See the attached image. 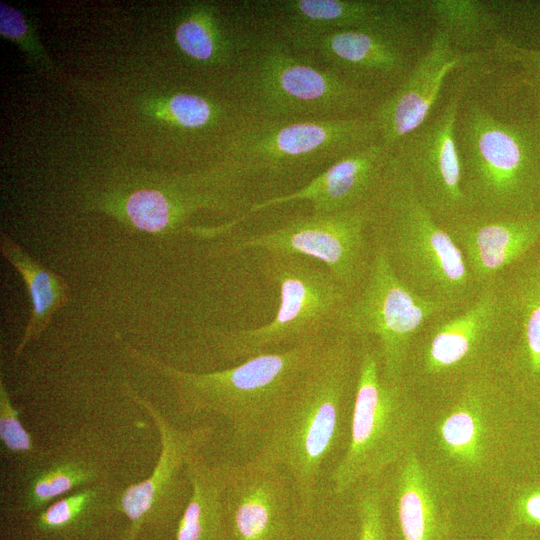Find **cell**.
Segmentation results:
<instances>
[{"instance_id": "33", "label": "cell", "mask_w": 540, "mask_h": 540, "mask_svg": "<svg viewBox=\"0 0 540 540\" xmlns=\"http://www.w3.org/2000/svg\"><path fill=\"white\" fill-rule=\"evenodd\" d=\"M490 52L512 65L524 79L540 86V49L518 46L508 38L499 35Z\"/></svg>"}, {"instance_id": "23", "label": "cell", "mask_w": 540, "mask_h": 540, "mask_svg": "<svg viewBox=\"0 0 540 540\" xmlns=\"http://www.w3.org/2000/svg\"><path fill=\"white\" fill-rule=\"evenodd\" d=\"M515 330L499 371L520 397L540 395V248L501 277Z\"/></svg>"}, {"instance_id": "36", "label": "cell", "mask_w": 540, "mask_h": 540, "mask_svg": "<svg viewBox=\"0 0 540 540\" xmlns=\"http://www.w3.org/2000/svg\"><path fill=\"white\" fill-rule=\"evenodd\" d=\"M528 538V537H527ZM524 540H526V535L524 536Z\"/></svg>"}, {"instance_id": "12", "label": "cell", "mask_w": 540, "mask_h": 540, "mask_svg": "<svg viewBox=\"0 0 540 540\" xmlns=\"http://www.w3.org/2000/svg\"><path fill=\"white\" fill-rule=\"evenodd\" d=\"M123 392L150 415L160 440L159 458L151 475L123 488L120 494L119 512L128 520L122 540H137L144 527L165 529L178 523L191 495L188 460L203 451L212 438L214 427L202 425L179 429L128 384L123 386Z\"/></svg>"}, {"instance_id": "34", "label": "cell", "mask_w": 540, "mask_h": 540, "mask_svg": "<svg viewBox=\"0 0 540 540\" xmlns=\"http://www.w3.org/2000/svg\"><path fill=\"white\" fill-rule=\"evenodd\" d=\"M488 540H524V531L515 530L506 525L503 531Z\"/></svg>"}, {"instance_id": "6", "label": "cell", "mask_w": 540, "mask_h": 540, "mask_svg": "<svg viewBox=\"0 0 540 540\" xmlns=\"http://www.w3.org/2000/svg\"><path fill=\"white\" fill-rule=\"evenodd\" d=\"M356 340L357 378L348 449L332 477L337 495L378 480L409 451L418 448L423 409L406 380L387 379L371 338Z\"/></svg>"}, {"instance_id": "15", "label": "cell", "mask_w": 540, "mask_h": 540, "mask_svg": "<svg viewBox=\"0 0 540 540\" xmlns=\"http://www.w3.org/2000/svg\"><path fill=\"white\" fill-rule=\"evenodd\" d=\"M457 70L449 76L428 118L391 148L419 198L438 222L467 212L455 137L461 90Z\"/></svg>"}, {"instance_id": "3", "label": "cell", "mask_w": 540, "mask_h": 540, "mask_svg": "<svg viewBox=\"0 0 540 540\" xmlns=\"http://www.w3.org/2000/svg\"><path fill=\"white\" fill-rule=\"evenodd\" d=\"M518 397L499 370H489L445 395L436 414L424 419L419 454L450 495L504 486Z\"/></svg>"}, {"instance_id": "5", "label": "cell", "mask_w": 540, "mask_h": 540, "mask_svg": "<svg viewBox=\"0 0 540 540\" xmlns=\"http://www.w3.org/2000/svg\"><path fill=\"white\" fill-rule=\"evenodd\" d=\"M324 343L263 353L206 373L180 370L130 346L127 353L167 379L182 416L217 413L229 422L234 447L255 452Z\"/></svg>"}, {"instance_id": "4", "label": "cell", "mask_w": 540, "mask_h": 540, "mask_svg": "<svg viewBox=\"0 0 540 540\" xmlns=\"http://www.w3.org/2000/svg\"><path fill=\"white\" fill-rule=\"evenodd\" d=\"M366 208L371 244L409 290L448 310L474 299L479 288L460 248L421 201L392 150Z\"/></svg>"}, {"instance_id": "8", "label": "cell", "mask_w": 540, "mask_h": 540, "mask_svg": "<svg viewBox=\"0 0 540 540\" xmlns=\"http://www.w3.org/2000/svg\"><path fill=\"white\" fill-rule=\"evenodd\" d=\"M244 116L303 120L370 115L377 95L308 63L281 38L255 42L237 74Z\"/></svg>"}, {"instance_id": "1", "label": "cell", "mask_w": 540, "mask_h": 540, "mask_svg": "<svg viewBox=\"0 0 540 540\" xmlns=\"http://www.w3.org/2000/svg\"><path fill=\"white\" fill-rule=\"evenodd\" d=\"M455 137L467 212L540 210V86L491 52L457 70Z\"/></svg>"}, {"instance_id": "2", "label": "cell", "mask_w": 540, "mask_h": 540, "mask_svg": "<svg viewBox=\"0 0 540 540\" xmlns=\"http://www.w3.org/2000/svg\"><path fill=\"white\" fill-rule=\"evenodd\" d=\"M356 378V340L339 333L319 348L252 456L289 472L304 517L333 491L349 446Z\"/></svg>"}, {"instance_id": "16", "label": "cell", "mask_w": 540, "mask_h": 540, "mask_svg": "<svg viewBox=\"0 0 540 540\" xmlns=\"http://www.w3.org/2000/svg\"><path fill=\"white\" fill-rule=\"evenodd\" d=\"M217 468L229 540H299L306 518L287 470L253 458Z\"/></svg>"}, {"instance_id": "28", "label": "cell", "mask_w": 540, "mask_h": 540, "mask_svg": "<svg viewBox=\"0 0 540 540\" xmlns=\"http://www.w3.org/2000/svg\"><path fill=\"white\" fill-rule=\"evenodd\" d=\"M214 12L212 6H193L176 27L179 48L193 60L214 63L230 57L231 42L221 30Z\"/></svg>"}, {"instance_id": "35", "label": "cell", "mask_w": 540, "mask_h": 540, "mask_svg": "<svg viewBox=\"0 0 540 540\" xmlns=\"http://www.w3.org/2000/svg\"><path fill=\"white\" fill-rule=\"evenodd\" d=\"M300 540H326L316 534H305Z\"/></svg>"}, {"instance_id": "22", "label": "cell", "mask_w": 540, "mask_h": 540, "mask_svg": "<svg viewBox=\"0 0 540 540\" xmlns=\"http://www.w3.org/2000/svg\"><path fill=\"white\" fill-rule=\"evenodd\" d=\"M391 149L380 141L337 161L305 186L292 192L254 202L237 219L207 228L208 237L221 235L253 213L292 201H309L312 214H332L366 204L388 162Z\"/></svg>"}, {"instance_id": "27", "label": "cell", "mask_w": 540, "mask_h": 540, "mask_svg": "<svg viewBox=\"0 0 540 540\" xmlns=\"http://www.w3.org/2000/svg\"><path fill=\"white\" fill-rule=\"evenodd\" d=\"M425 11L442 29L451 45L463 53L491 51L499 37L497 20L487 5L477 0L424 1Z\"/></svg>"}, {"instance_id": "25", "label": "cell", "mask_w": 540, "mask_h": 540, "mask_svg": "<svg viewBox=\"0 0 540 540\" xmlns=\"http://www.w3.org/2000/svg\"><path fill=\"white\" fill-rule=\"evenodd\" d=\"M0 251L21 275L31 302V312L23 337L14 351V355L18 356L28 344L41 337L54 314L68 304L71 289L61 275L45 267L3 232Z\"/></svg>"}, {"instance_id": "30", "label": "cell", "mask_w": 540, "mask_h": 540, "mask_svg": "<svg viewBox=\"0 0 540 540\" xmlns=\"http://www.w3.org/2000/svg\"><path fill=\"white\" fill-rule=\"evenodd\" d=\"M0 439L7 455L14 463L29 460L42 452L23 427L3 380H0Z\"/></svg>"}, {"instance_id": "20", "label": "cell", "mask_w": 540, "mask_h": 540, "mask_svg": "<svg viewBox=\"0 0 540 540\" xmlns=\"http://www.w3.org/2000/svg\"><path fill=\"white\" fill-rule=\"evenodd\" d=\"M292 49L305 51L319 37L384 23L408 14L418 2L383 0H264L248 4Z\"/></svg>"}, {"instance_id": "7", "label": "cell", "mask_w": 540, "mask_h": 540, "mask_svg": "<svg viewBox=\"0 0 540 540\" xmlns=\"http://www.w3.org/2000/svg\"><path fill=\"white\" fill-rule=\"evenodd\" d=\"M515 330L501 278L481 287L466 306L441 312L416 336L405 379L444 396L467 379L499 370Z\"/></svg>"}, {"instance_id": "10", "label": "cell", "mask_w": 540, "mask_h": 540, "mask_svg": "<svg viewBox=\"0 0 540 540\" xmlns=\"http://www.w3.org/2000/svg\"><path fill=\"white\" fill-rule=\"evenodd\" d=\"M379 141L370 115L266 120L245 117L232 134L227 167L245 182L308 176Z\"/></svg>"}, {"instance_id": "17", "label": "cell", "mask_w": 540, "mask_h": 540, "mask_svg": "<svg viewBox=\"0 0 540 540\" xmlns=\"http://www.w3.org/2000/svg\"><path fill=\"white\" fill-rule=\"evenodd\" d=\"M113 458L96 436L78 433L14 465L8 484V512L28 520L57 499L112 479Z\"/></svg>"}, {"instance_id": "13", "label": "cell", "mask_w": 540, "mask_h": 540, "mask_svg": "<svg viewBox=\"0 0 540 540\" xmlns=\"http://www.w3.org/2000/svg\"><path fill=\"white\" fill-rule=\"evenodd\" d=\"M230 249L309 258L324 265L352 295L365 280L373 254L366 204L332 214L298 216L274 230L238 238Z\"/></svg>"}, {"instance_id": "14", "label": "cell", "mask_w": 540, "mask_h": 540, "mask_svg": "<svg viewBox=\"0 0 540 540\" xmlns=\"http://www.w3.org/2000/svg\"><path fill=\"white\" fill-rule=\"evenodd\" d=\"M414 13L330 32L312 42L305 52L314 53L324 68L348 82L385 97L406 79L427 47L429 39L421 40Z\"/></svg>"}, {"instance_id": "26", "label": "cell", "mask_w": 540, "mask_h": 540, "mask_svg": "<svg viewBox=\"0 0 540 540\" xmlns=\"http://www.w3.org/2000/svg\"><path fill=\"white\" fill-rule=\"evenodd\" d=\"M187 474L191 495L175 540H229L217 465L209 464L201 451L189 458Z\"/></svg>"}, {"instance_id": "21", "label": "cell", "mask_w": 540, "mask_h": 540, "mask_svg": "<svg viewBox=\"0 0 540 540\" xmlns=\"http://www.w3.org/2000/svg\"><path fill=\"white\" fill-rule=\"evenodd\" d=\"M439 223L460 248L479 289L500 279L540 245V210L499 217L465 212Z\"/></svg>"}, {"instance_id": "32", "label": "cell", "mask_w": 540, "mask_h": 540, "mask_svg": "<svg viewBox=\"0 0 540 540\" xmlns=\"http://www.w3.org/2000/svg\"><path fill=\"white\" fill-rule=\"evenodd\" d=\"M507 526L522 531L540 530V482L513 491Z\"/></svg>"}, {"instance_id": "9", "label": "cell", "mask_w": 540, "mask_h": 540, "mask_svg": "<svg viewBox=\"0 0 540 540\" xmlns=\"http://www.w3.org/2000/svg\"><path fill=\"white\" fill-rule=\"evenodd\" d=\"M263 276L279 288L274 318L260 327L217 334L222 356L243 362L257 355L321 344L340 333L351 294L320 263L296 255L266 254Z\"/></svg>"}, {"instance_id": "24", "label": "cell", "mask_w": 540, "mask_h": 540, "mask_svg": "<svg viewBox=\"0 0 540 540\" xmlns=\"http://www.w3.org/2000/svg\"><path fill=\"white\" fill-rule=\"evenodd\" d=\"M123 488L113 479L79 488L29 518L33 540H80L119 513Z\"/></svg>"}, {"instance_id": "11", "label": "cell", "mask_w": 540, "mask_h": 540, "mask_svg": "<svg viewBox=\"0 0 540 540\" xmlns=\"http://www.w3.org/2000/svg\"><path fill=\"white\" fill-rule=\"evenodd\" d=\"M451 311L409 290L395 275L384 252L373 246L368 274L344 308L340 333L371 338L377 345L384 376L404 380L411 349L424 324Z\"/></svg>"}, {"instance_id": "19", "label": "cell", "mask_w": 540, "mask_h": 540, "mask_svg": "<svg viewBox=\"0 0 540 540\" xmlns=\"http://www.w3.org/2000/svg\"><path fill=\"white\" fill-rule=\"evenodd\" d=\"M482 54L457 50L447 34L434 26L427 47L412 71L370 113L379 141L391 149L420 126L437 105L449 76Z\"/></svg>"}, {"instance_id": "31", "label": "cell", "mask_w": 540, "mask_h": 540, "mask_svg": "<svg viewBox=\"0 0 540 540\" xmlns=\"http://www.w3.org/2000/svg\"><path fill=\"white\" fill-rule=\"evenodd\" d=\"M168 112L175 123L184 128L196 129L215 119L216 107L206 98L191 94L173 95L167 104Z\"/></svg>"}, {"instance_id": "18", "label": "cell", "mask_w": 540, "mask_h": 540, "mask_svg": "<svg viewBox=\"0 0 540 540\" xmlns=\"http://www.w3.org/2000/svg\"><path fill=\"white\" fill-rule=\"evenodd\" d=\"M390 540H455L450 494L409 451L379 479Z\"/></svg>"}, {"instance_id": "29", "label": "cell", "mask_w": 540, "mask_h": 540, "mask_svg": "<svg viewBox=\"0 0 540 540\" xmlns=\"http://www.w3.org/2000/svg\"><path fill=\"white\" fill-rule=\"evenodd\" d=\"M351 492L358 519L356 540H390L379 481H365Z\"/></svg>"}]
</instances>
